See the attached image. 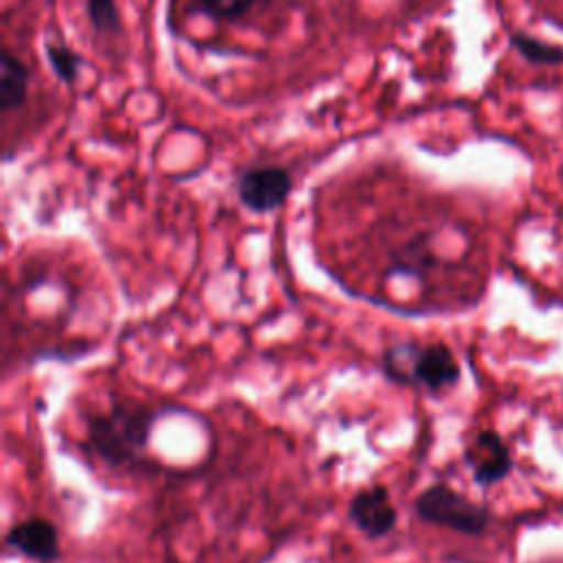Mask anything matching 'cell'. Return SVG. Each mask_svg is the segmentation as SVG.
Here are the masks:
<instances>
[{
	"mask_svg": "<svg viewBox=\"0 0 563 563\" xmlns=\"http://www.w3.org/2000/svg\"><path fill=\"white\" fill-rule=\"evenodd\" d=\"M156 413L141 405H117L88 422L90 449L112 466L143 464Z\"/></svg>",
	"mask_w": 563,
	"mask_h": 563,
	"instance_id": "1",
	"label": "cell"
},
{
	"mask_svg": "<svg viewBox=\"0 0 563 563\" xmlns=\"http://www.w3.org/2000/svg\"><path fill=\"white\" fill-rule=\"evenodd\" d=\"M383 372L396 383L416 385L431 394H440L460 380V365L444 343L391 345L383 354Z\"/></svg>",
	"mask_w": 563,
	"mask_h": 563,
	"instance_id": "2",
	"label": "cell"
},
{
	"mask_svg": "<svg viewBox=\"0 0 563 563\" xmlns=\"http://www.w3.org/2000/svg\"><path fill=\"white\" fill-rule=\"evenodd\" d=\"M413 510L427 523H435L468 537H477L490 526V510L486 506L471 501L466 495L449 488L446 484H433L422 490L413 501Z\"/></svg>",
	"mask_w": 563,
	"mask_h": 563,
	"instance_id": "3",
	"label": "cell"
},
{
	"mask_svg": "<svg viewBox=\"0 0 563 563\" xmlns=\"http://www.w3.org/2000/svg\"><path fill=\"white\" fill-rule=\"evenodd\" d=\"M292 189V176L282 165L246 167L235 183L240 202L253 213H268L279 209Z\"/></svg>",
	"mask_w": 563,
	"mask_h": 563,
	"instance_id": "4",
	"label": "cell"
},
{
	"mask_svg": "<svg viewBox=\"0 0 563 563\" xmlns=\"http://www.w3.org/2000/svg\"><path fill=\"white\" fill-rule=\"evenodd\" d=\"M347 517L367 539H380L396 528L398 510L385 486H372L358 490L350 499Z\"/></svg>",
	"mask_w": 563,
	"mask_h": 563,
	"instance_id": "5",
	"label": "cell"
},
{
	"mask_svg": "<svg viewBox=\"0 0 563 563\" xmlns=\"http://www.w3.org/2000/svg\"><path fill=\"white\" fill-rule=\"evenodd\" d=\"M464 460L479 486H493L501 482L512 468L510 451L495 431H479L468 444Z\"/></svg>",
	"mask_w": 563,
	"mask_h": 563,
	"instance_id": "6",
	"label": "cell"
},
{
	"mask_svg": "<svg viewBox=\"0 0 563 563\" xmlns=\"http://www.w3.org/2000/svg\"><path fill=\"white\" fill-rule=\"evenodd\" d=\"M4 539L7 545H11L13 550L33 561L53 563L59 559L57 528L44 517H31L20 523H13Z\"/></svg>",
	"mask_w": 563,
	"mask_h": 563,
	"instance_id": "7",
	"label": "cell"
},
{
	"mask_svg": "<svg viewBox=\"0 0 563 563\" xmlns=\"http://www.w3.org/2000/svg\"><path fill=\"white\" fill-rule=\"evenodd\" d=\"M29 95V68L13 55L11 48H2L0 55V110H18Z\"/></svg>",
	"mask_w": 563,
	"mask_h": 563,
	"instance_id": "8",
	"label": "cell"
},
{
	"mask_svg": "<svg viewBox=\"0 0 563 563\" xmlns=\"http://www.w3.org/2000/svg\"><path fill=\"white\" fill-rule=\"evenodd\" d=\"M510 44L517 48V53L521 57H526L532 64H539V66L563 64V46H559V44H550V42L528 35L523 31L512 33Z\"/></svg>",
	"mask_w": 563,
	"mask_h": 563,
	"instance_id": "9",
	"label": "cell"
},
{
	"mask_svg": "<svg viewBox=\"0 0 563 563\" xmlns=\"http://www.w3.org/2000/svg\"><path fill=\"white\" fill-rule=\"evenodd\" d=\"M44 51H46V59H48L55 77L66 86H75L79 79L81 66H84V57L77 51H73L70 46L55 44V42H48L44 46Z\"/></svg>",
	"mask_w": 563,
	"mask_h": 563,
	"instance_id": "10",
	"label": "cell"
},
{
	"mask_svg": "<svg viewBox=\"0 0 563 563\" xmlns=\"http://www.w3.org/2000/svg\"><path fill=\"white\" fill-rule=\"evenodd\" d=\"M86 15L97 33H121V18L114 0H86Z\"/></svg>",
	"mask_w": 563,
	"mask_h": 563,
	"instance_id": "11",
	"label": "cell"
},
{
	"mask_svg": "<svg viewBox=\"0 0 563 563\" xmlns=\"http://www.w3.org/2000/svg\"><path fill=\"white\" fill-rule=\"evenodd\" d=\"M255 0H194L191 7L196 13H202L213 20H235L244 15Z\"/></svg>",
	"mask_w": 563,
	"mask_h": 563,
	"instance_id": "12",
	"label": "cell"
}]
</instances>
